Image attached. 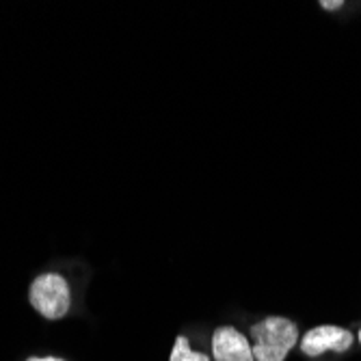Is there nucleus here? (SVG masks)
<instances>
[{
  "instance_id": "1",
  "label": "nucleus",
  "mask_w": 361,
  "mask_h": 361,
  "mask_svg": "<svg viewBox=\"0 0 361 361\" xmlns=\"http://www.w3.org/2000/svg\"><path fill=\"white\" fill-rule=\"evenodd\" d=\"M249 336L255 361H286L299 342V326L283 316H267L251 326Z\"/></svg>"
},
{
  "instance_id": "2",
  "label": "nucleus",
  "mask_w": 361,
  "mask_h": 361,
  "mask_svg": "<svg viewBox=\"0 0 361 361\" xmlns=\"http://www.w3.org/2000/svg\"><path fill=\"white\" fill-rule=\"evenodd\" d=\"M28 301L48 320H61L72 307L70 283L59 273H44L32 279L28 290Z\"/></svg>"
},
{
  "instance_id": "3",
  "label": "nucleus",
  "mask_w": 361,
  "mask_h": 361,
  "mask_svg": "<svg viewBox=\"0 0 361 361\" xmlns=\"http://www.w3.org/2000/svg\"><path fill=\"white\" fill-rule=\"evenodd\" d=\"M353 334L344 326L320 324L310 329L301 340V353L305 357H320L324 353H346L353 346Z\"/></svg>"
},
{
  "instance_id": "4",
  "label": "nucleus",
  "mask_w": 361,
  "mask_h": 361,
  "mask_svg": "<svg viewBox=\"0 0 361 361\" xmlns=\"http://www.w3.org/2000/svg\"><path fill=\"white\" fill-rule=\"evenodd\" d=\"M212 357L214 361H255L251 340L229 324L212 334Z\"/></svg>"
},
{
  "instance_id": "5",
  "label": "nucleus",
  "mask_w": 361,
  "mask_h": 361,
  "mask_svg": "<svg viewBox=\"0 0 361 361\" xmlns=\"http://www.w3.org/2000/svg\"><path fill=\"white\" fill-rule=\"evenodd\" d=\"M169 361H210V357L206 353H200L195 350L188 342L186 336H178L176 338V344L171 348V355H169Z\"/></svg>"
},
{
  "instance_id": "6",
  "label": "nucleus",
  "mask_w": 361,
  "mask_h": 361,
  "mask_svg": "<svg viewBox=\"0 0 361 361\" xmlns=\"http://www.w3.org/2000/svg\"><path fill=\"white\" fill-rule=\"evenodd\" d=\"M342 5H344L342 0H336V3H320L322 9H338V7H342Z\"/></svg>"
},
{
  "instance_id": "7",
  "label": "nucleus",
  "mask_w": 361,
  "mask_h": 361,
  "mask_svg": "<svg viewBox=\"0 0 361 361\" xmlns=\"http://www.w3.org/2000/svg\"><path fill=\"white\" fill-rule=\"evenodd\" d=\"M26 361H65V359H61V357H30Z\"/></svg>"
},
{
  "instance_id": "8",
  "label": "nucleus",
  "mask_w": 361,
  "mask_h": 361,
  "mask_svg": "<svg viewBox=\"0 0 361 361\" xmlns=\"http://www.w3.org/2000/svg\"><path fill=\"white\" fill-rule=\"evenodd\" d=\"M359 342H361V334H359Z\"/></svg>"
}]
</instances>
